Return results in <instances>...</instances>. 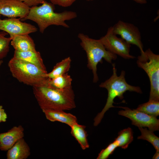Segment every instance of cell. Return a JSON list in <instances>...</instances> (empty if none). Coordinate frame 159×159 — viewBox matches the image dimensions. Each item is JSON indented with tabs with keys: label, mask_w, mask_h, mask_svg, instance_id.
Instances as JSON below:
<instances>
[{
	"label": "cell",
	"mask_w": 159,
	"mask_h": 159,
	"mask_svg": "<svg viewBox=\"0 0 159 159\" xmlns=\"http://www.w3.org/2000/svg\"><path fill=\"white\" fill-rule=\"evenodd\" d=\"M78 37L80 40L81 46L86 53L87 67L92 72L93 82H97L99 80L97 72L98 64L102 63L103 59L112 63V61L117 59V55L107 50L100 39H92L83 33L79 34Z\"/></svg>",
	"instance_id": "4"
},
{
	"label": "cell",
	"mask_w": 159,
	"mask_h": 159,
	"mask_svg": "<svg viewBox=\"0 0 159 159\" xmlns=\"http://www.w3.org/2000/svg\"><path fill=\"white\" fill-rule=\"evenodd\" d=\"M24 129L21 125L13 127L7 132L0 133V149L6 151L19 140L23 138Z\"/></svg>",
	"instance_id": "12"
},
{
	"label": "cell",
	"mask_w": 159,
	"mask_h": 159,
	"mask_svg": "<svg viewBox=\"0 0 159 159\" xmlns=\"http://www.w3.org/2000/svg\"><path fill=\"white\" fill-rule=\"evenodd\" d=\"M124 110L119 111V115L129 118L132 124L138 127H147L153 131L159 130V120L156 117L148 115L136 109L131 110L128 107H119Z\"/></svg>",
	"instance_id": "8"
},
{
	"label": "cell",
	"mask_w": 159,
	"mask_h": 159,
	"mask_svg": "<svg viewBox=\"0 0 159 159\" xmlns=\"http://www.w3.org/2000/svg\"><path fill=\"white\" fill-rule=\"evenodd\" d=\"M14 57L32 64L47 71L40 53L36 50L20 52L15 50Z\"/></svg>",
	"instance_id": "15"
},
{
	"label": "cell",
	"mask_w": 159,
	"mask_h": 159,
	"mask_svg": "<svg viewBox=\"0 0 159 159\" xmlns=\"http://www.w3.org/2000/svg\"></svg>",
	"instance_id": "32"
},
{
	"label": "cell",
	"mask_w": 159,
	"mask_h": 159,
	"mask_svg": "<svg viewBox=\"0 0 159 159\" xmlns=\"http://www.w3.org/2000/svg\"><path fill=\"white\" fill-rule=\"evenodd\" d=\"M42 4L39 6L30 7L28 15L21 19L23 21L30 20L35 22L42 33L44 32L48 27L52 25L69 28V26L66 21L74 19L77 16L76 13L72 11H64L61 13L54 12L53 4L45 1Z\"/></svg>",
	"instance_id": "2"
},
{
	"label": "cell",
	"mask_w": 159,
	"mask_h": 159,
	"mask_svg": "<svg viewBox=\"0 0 159 159\" xmlns=\"http://www.w3.org/2000/svg\"><path fill=\"white\" fill-rule=\"evenodd\" d=\"M72 79L68 73H66L53 79L48 78V83L53 87L60 90L72 87Z\"/></svg>",
	"instance_id": "19"
},
{
	"label": "cell",
	"mask_w": 159,
	"mask_h": 159,
	"mask_svg": "<svg viewBox=\"0 0 159 159\" xmlns=\"http://www.w3.org/2000/svg\"><path fill=\"white\" fill-rule=\"evenodd\" d=\"M53 5H57L64 7L71 6L76 0H49Z\"/></svg>",
	"instance_id": "25"
},
{
	"label": "cell",
	"mask_w": 159,
	"mask_h": 159,
	"mask_svg": "<svg viewBox=\"0 0 159 159\" xmlns=\"http://www.w3.org/2000/svg\"><path fill=\"white\" fill-rule=\"evenodd\" d=\"M8 66L14 77L19 82L32 87L41 85L48 79L45 77L47 71L14 57L8 62Z\"/></svg>",
	"instance_id": "5"
},
{
	"label": "cell",
	"mask_w": 159,
	"mask_h": 159,
	"mask_svg": "<svg viewBox=\"0 0 159 159\" xmlns=\"http://www.w3.org/2000/svg\"><path fill=\"white\" fill-rule=\"evenodd\" d=\"M10 43L15 50L17 51L36 50L34 41L29 34L15 35L11 38Z\"/></svg>",
	"instance_id": "16"
},
{
	"label": "cell",
	"mask_w": 159,
	"mask_h": 159,
	"mask_svg": "<svg viewBox=\"0 0 159 159\" xmlns=\"http://www.w3.org/2000/svg\"><path fill=\"white\" fill-rule=\"evenodd\" d=\"M113 32L130 44L136 46L140 52L144 51L140 32L133 24L119 20L112 26Z\"/></svg>",
	"instance_id": "9"
},
{
	"label": "cell",
	"mask_w": 159,
	"mask_h": 159,
	"mask_svg": "<svg viewBox=\"0 0 159 159\" xmlns=\"http://www.w3.org/2000/svg\"><path fill=\"white\" fill-rule=\"evenodd\" d=\"M21 19L16 18L0 19V30L9 34L11 38L15 35L29 34L37 31L35 26L23 22Z\"/></svg>",
	"instance_id": "10"
},
{
	"label": "cell",
	"mask_w": 159,
	"mask_h": 159,
	"mask_svg": "<svg viewBox=\"0 0 159 159\" xmlns=\"http://www.w3.org/2000/svg\"><path fill=\"white\" fill-rule=\"evenodd\" d=\"M30 148L22 138L19 140L7 150V159H26L30 155Z\"/></svg>",
	"instance_id": "14"
},
{
	"label": "cell",
	"mask_w": 159,
	"mask_h": 159,
	"mask_svg": "<svg viewBox=\"0 0 159 159\" xmlns=\"http://www.w3.org/2000/svg\"><path fill=\"white\" fill-rule=\"evenodd\" d=\"M32 87L34 94L42 110H70L75 108V95L72 87L63 90L55 88L48 83Z\"/></svg>",
	"instance_id": "1"
},
{
	"label": "cell",
	"mask_w": 159,
	"mask_h": 159,
	"mask_svg": "<svg viewBox=\"0 0 159 159\" xmlns=\"http://www.w3.org/2000/svg\"><path fill=\"white\" fill-rule=\"evenodd\" d=\"M118 147L116 143L114 141L110 143L105 148L102 149L99 153L97 159H107L112 154L116 148Z\"/></svg>",
	"instance_id": "24"
},
{
	"label": "cell",
	"mask_w": 159,
	"mask_h": 159,
	"mask_svg": "<svg viewBox=\"0 0 159 159\" xmlns=\"http://www.w3.org/2000/svg\"><path fill=\"white\" fill-rule=\"evenodd\" d=\"M7 115L2 106L0 105V122L6 121Z\"/></svg>",
	"instance_id": "27"
},
{
	"label": "cell",
	"mask_w": 159,
	"mask_h": 159,
	"mask_svg": "<svg viewBox=\"0 0 159 159\" xmlns=\"http://www.w3.org/2000/svg\"><path fill=\"white\" fill-rule=\"evenodd\" d=\"M3 63V61L2 60H1L0 61V67L1 66V64Z\"/></svg>",
	"instance_id": "30"
},
{
	"label": "cell",
	"mask_w": 159,
	"mask_h": 159,
	"mask_svg": "<svg viewBox=\"0 0 159 159\" xmlns=\"http://www.w3.org/2000/svg\"><path fill=\"white\" fill-rule=\"evenodd\" d=\"M133 134L132 129L129 127L119 132L118 136L114 141L116 143L118 147L126 149L133 140Z\"/></svg>",
	"instance_id": "20"
},
{
	"label": "cell",
	"mask_w": 159,
	"mask_h": 159,
	"mask_svg": "<svg viewBox=\"0 0 159 159\" xmlns=\"http://www.w3.org/2000/svg\"><path fill=\"white\" fill-rule=\"evenodd\" d=\"M30 7L18 0H0V15L9 18L22 19L28 15Z\"/></svg>",
	"instance_id": "11"
},
{
	"label": "cell",
	"mask_w": 159,
	"mask_h": 159,
	"mask_svg": "<svg viewBox=\"0 0 159 159\" xmlns=\"http://www.w3.org/2000/svg\"><path fill=\"white\" fill-rule=\"evenodd\" d=\"M159 151H156L155 153L153 155V159H158L159 158Z\"/></svg>",
	"instance_id": "29"
},
{
	"label": "cell",
	"mask_w": 159,
	"mask_h": 159,
	"mask_svg": "<svg viewBox=\"0 0 159 159\" xmlns=\"http://www.w3.org/2000/svg\"><path fill=\"white\" fill-rule=\"evenodd\" d=\"M138 127L141 135L138 137V139L147 140L153 145L156 151H159V138L154 134L153 131L148 130L146 127Z\"/></svg>",
	"instance_id": "22"
},
{
	"label": "cell",
	"mask_w": 159,
	"mask_h": 159,
	"mask_svg": "<svg viewBox=\"0 0 159 159\" xmlns=\"http://www.w3.org/2000/svg\"><path fill=\"white\" fill-rule=\"evenodd\" d=\"M87 0V1H92L93 0Z\"/></svg>",
	"instance_id": "31"
},
{
	"label": "cell",
	"mask_w": 159,
	"mask_h": 159,
	"mask_svg": "<svg viewBox=\"0 0 159 159\" xmlns=\"http://www.w3.org/2000/svg\"><path fill=\"white\" fill-rule=\"evenodd\" d=\"M23 2L30 7L42 4L45 0H18Z\"/></svg>",
	"instance_id": "26"
},
{
	"label": "cell",
	"mask_w": 159,
	"mask_h": 159,
	"mask_svg": "<svg viewBox=\"0 0 159 159\" xmlns=\"http://www.w3.org/2000/svg\"><path fill=\"white\" fill-rule=\"evenodd\" d=\"M112 74L111 76L104 82L101 83L99 86L106 89L108 92L107 102L104 107L94 119V125L97 126L101 122L105 112L111 107H115L113 104L114 99L118 97L122 100L123 94L127 91L134 92L141 94L142 90L140 87L131 85L128 84L125 79V71L122 70L120 75L117 76V69L115 63L112 64Z\"/></svg>",
	"instance_id": "3"
},
{
	"label": "cell",
	"mask_w": 159,
	"mask_h": 159,
	"mask_svg": "<svg viewBox=\"0 0 159 159\" xmlns=\"http://www.w3.org/2000/svg\"><path fill=\"white\" fill-rule=\"evenodd\" d=\"M71 133L80 145L81 148L85 150L89 147L87 136L85 130V126L79 124L77 122L73 124L71 127Z\"/></svg>",
	"instance_id": "17"
},
{
	"label": "cell",
	"mask_w": 159,
	"mask_h": 159,
	"mask_svg": "<svg viewBox=\"0 0 159 159\" xmlns=\"http://www.w3.org/2000/svg\"><path fill=\"white\" fill-rule=\"evenodd\" d=\"M136 63L139 67L145 72L149 78L150 91L149 100L159 101V55L148 48L140 52Z\"/></svg>",
	"instance_id": "6"
},
{
	"label": "cell",
	"mask_w": 159,
	"mask_h": 159,
	"mask_svg": "<svg viewBox=\"0 0 159 159\" xmlns=\"http://www.w3.org/2000/svg\"><path fill=\"white\" fill-rule=\"evenodd\" d=\"M136 109L157 117L159 115V101L149 100L148 102L140 105Z\"/></svg>",
	"instance_id": "21"
},
{
	"label": "cell",
	"mask_w": 159,
	"mask_h": 159,
	"mask_svg": "<svg viewBox=\"0 0 159 159\" xmlns=\"http://www.w3.org/2000/svg\"><path fill=\"white\" fill-rule=\"evenodd\" d=\"M133 1H135L136 3L139 4H145L147 3L146 0H132Z\"/></svg>",
	"instance_id": "28"
},
{
	"label": "cell",
	"mask_w": 159,
	"mask_h": 159,
	"mask_svg": "<svg viewBox=\"0 0 159 159\" xmlns=\"http://www.w3.org/2000/svg\"><path fill=\"white\" fill-rule=\"evenodd\" d=\"M106 49L110 52L126 59H133L135 57L130 54L131 44L113 32L112 26L108 29L106 34L100 39Z\"/></svg>",
	"instance_id": "7"
},
{
	"label": "cell",
	"mask_w": 159,
	"mask_h": 159,
	"mask_svg": "<svg viewBox=\"0 0 159 159\" xmlns=\"http://www.w3.org/2000/svg\"><path fill=\"white\" fill-rule=\"evenodd\" d=\"M46 118L51 122L58 121L64 123L71 127L77 122V119L74 115L59 110H42Z\"/></svg>",
	"instance_id": "13"
},
{
	"label": "cell",
	"mask_w": 159,
	"mask_h": 159,
	"mask_svg": "<svg viewBox=\"0 0 159 159\" xmlns=\"http://www.w3.org/2000/svg\"><path fill=\"white\" fill-rule=\"evenodd\" d=\"M7 34L4 31L0 32V61L6 56L9 51L11 38L5 37Z\"/></svg>",
	"instance_id": "23"
},
{
	"label": "cell",
	"mask_w": 159,
	"mask_h": 159,
	"mask_svg": "<svg viewBox=\"0 0 159 159\" xmlns=\"http://www.w3.org/2000/svg\"><path fill=\"white\" fill-rule=\"evenodd\" d=\"M71 62V59L70 57H68L64 58L57 63L54 67L52 70L49 73H46L45 77L51 79L67 73L70 68Z\"/></svg>",
	"instance_id": "18"
}]
</instances>
